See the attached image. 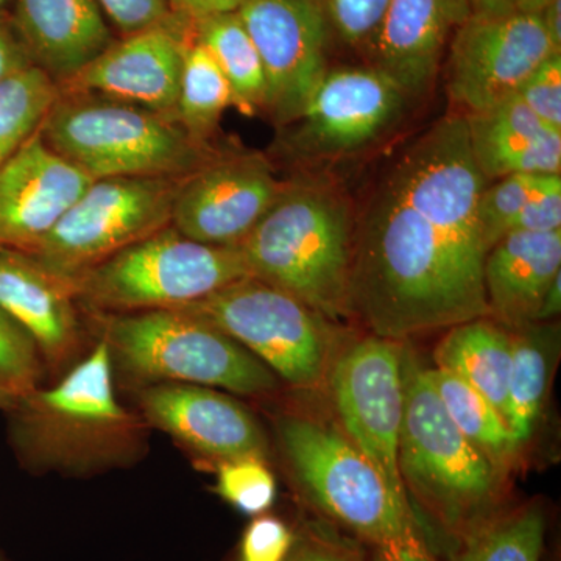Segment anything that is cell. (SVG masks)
Here are the masks:
<instances>
[{"label": "cell", "instance_id": "5b68a950", "mask_svg": "<svg viewBox=\"0 0 561 561\" xmlns=\"http://www.w3.org/2000/svg\"><path fill=\"white\" fill-rule=\"evenodd\" d=\"M354 230L350 203L331 184L284 183L278 198L238 247L250 276L343 324L351 320Z\"/></svg>", "mask_w": 561, "mask_h": 561}, {"label": "cell", "instance_id": "f6af8a7d", "mask_svg": "<svg viewBox=\"0 0 561 561\" xmlns=\"http://www.w3.org/2000/svg\"><path fill=\"white\" fill-rule=\"evenodd\" d=\"M552 0H515V10L519 13L538 14Z\"/></svg>", "mask_w": 561, "mask_h": 561}, {"label": "cell", "instance_id": "7a4b0ae2", "mask_svg": "<svg viewBox=\"0 0 561 561\" xmlns=\"http://www.w3.org/2000/svg\"><path fill=\"white\" fill-rule=\"evenodd\" d=\"M7 413L11 448L35 474L91 478L130 468L149 451V424L117 400L103 341L55 386L21 394Z\"/></svg>", "mask_w": 561, "mask_h": 561}, {"label": "cell", "instance_id": "bcb514c9", "mask_svg": "<svg viewBox=\"0 0 561 561\" xmlns=\"http://www.w3.org/2000/svg\"><path fill=\"white\" fill-rule=\"evenodd\" d=\"M16 398L10 394L9 391L0 389V411L7 412L11 408Z\"/></svg>", "mask_w": 561, "mask_h": 561}, {"label": "cell", "instance_id": "3957f363", "mask_svg": "<svg viewBox=\"0 0 561 561\" xmlns=\"http://www.w3.org/2000/svg\"><path fill=\"white\" fill-rule=\"evenodd\" d=\"M275 431L302 497L319 518L359 541L368 561H440L413 505L391 494L335 419L287 412Z\"/></svg>", "mask_w": 561, "mask_h": 561}, {"label": "cell", "instance_id": "c3c4849f", "mask_svg": "<svg viewBox=\"0 0 561 561\" xmlns=\"http://www.w3.org/2000/svg\"><path fill=\"white\" fill-rule=\"evenodd\" d=\"M0 561H5V560H3L2 557H0Z\"/></svg>", "mask_w": 561, "mask_h": 561}, {"label": "cell", "instance_id": "7c38bea8", "mask_svg": "<svg viewBox=\"0 0 561 561\" xmlns=\"http://www.w3.org/2000/svg\"><path fill=\"white\" fill-rule=\"evenodd\" d=\"M408 95L375 66L330 69L284 138L295 160L348 157L386 135L401 119Z\"/></svg>", "mask_w": 561, "mask_h": 561}, {"label": "cell", "instance_id": "d6a6232c", "mask_svg": "<svg viewBox=\"0 0 561 561\" xmlns=\"http://www.w3.org/2000/svg\"><path fill=\"white\" fill-rule=\"evenodd\" d=\"M44 373L46 367L35 343L0 308V389L21 397L41 386Z\"/></svg>", "mask_w": 561, "mask_h": 561}, {"label": "cell", "instance_id": "b9f144b4", "mask_svg": "<svg viewBox=\"0 0 561 561\" xmlns=\"http://www.w3.org/2000/svg\"><path fill=\"white\" fill-rule=\"evenodd\" d=\"M561 311V273L553 279L551 286L542 298L540 309H538L537 320L535 321H553Z\"/></svg>", "mask_w": 561, "mask_h": 561}, {"label": "cell", "instance_id": "7402d4cb", "mask_svg": "<svg viewBox=\"0 0 561 561\" xmlns=\"http://www.w3.org/2000/svg\"><path fill=\"white\" fill-rule=\"evenodd\" d=\"M561 273V230L508 232L486 253L483 289L491 319L508 330L535 323Z\"/></svg>", "mask_w": 561, "mask_h": 561}, {"label": "cell", "instance_id": "d6986e66", "mask_svg": "<svg viewBox=\"0 0 561 561\" xmlns=\"http://www.w3.org/2000/svg\"><path fill=\"white\" fill-rule=\"evenodd\" d=\"M0 308L27 332L46 370L62 371L79 360L84 332L72 280L24 251L0 249Z\"/></svg>", "mask_w": 561, "mask_h": 561}, {"label": "cell", "instance_id": "6da1fadb", "mask_svg": "<svg viewBox=\"0 0 561 561\" xmlns=\"http://www.w3.org/2000/svg\"><path fill=\"white\" fill-rule=\"evenodd\" d=\"M485 184L463 113L435 122L401 151L354 230L351 320L405 342L490 317L478 217Z\"/></svg>", "mask_w": 561, "mask_h": 561}, {"label": "cell", "instance_id": "e0dca14e", "mask_svg": "<svg viewBox=\"0 0 561 561\" xmlns=\"http://www.w3.org/2000/svg\"><path fill=\"white\" fill-rule=\"evenodd\" d=\"M191 36L192 24L169 16L161 24L113 41L58 88L175 114L184 47Z\"/></svg>", "mask_w": 561, "mask_h": 561}, {"label": "cell", "instance_id": "f1b7e54d", "mask_svg": "<svg viewBox=\"0 0 561 561\" xmlns=\"http://www.w3.org/2000/svg\"><path fill=\"white\" fill-rule=\"evenodd\" d=\"M232 105L238 106V102L230 81L192 31L184 47L176 119L192 138L205 142L219 125L221 114Z\"/></svg>", "mask_w": 561, "mask_h": 561}, {"label": "cell", "instance_id": "d4e9b609", "mask_svg": "<svg viewBox=\"0 0 561 561\" xmlns=\"http://www.w3.org/2000/svg\"><path fill=\"white\" fill-rule=\"evenodd\" d=\"M434 360V367L459 376L504 415L512 370L508 328L491 317L456 324L435 346Z\"/></svg>", "mask_w": 561, "mask_h": 561}, {"label": "cell", "instance_id": "60d3db41", "mask_svg": "<svg viewBox=\"0 0 561 561\" xmlns=\"http://www.w3.org/2000/svg\"><path fill=\"white\" fill-rule=\"evenodd\" d=\"M28 66L35 65L18 38L13 24L0 18V81L9 79L10 76Z\"/></svg>", "mask_w": 561, "mask_h": 561}, {"label": "cell", "instance_id": "ffe728a7", "mask_svg": "<svg viewBox=\"0 0 561 561\" xmlns=\"http://www.w3.org/2000/svg\"><path fill=\"white\" fill-rule=\"evenodd\" d=\"M468 16L465 0H389L368 51L370 65L409 101L424 98L437 80L449 36Z\"/></svg>", "mask_w": 561, "mask_h": 561}, {"label": "cell", "instance_id": "30bf717a", "mask_svg": "<svg viewBox=\"0 0 561 561\" xmlns=\"http://www.w3.org/2000/svg\"><path fill=\"white\" fill-rule=\"evenodd\" d=\"M183 179L92 180L49 234L27 254L76 283L113 254L171 227Z\"/></svg>", "mask_w": 561, "mask_h": 561}, {"label": "cell", "instance_id": "7bdbcfd3", "mask_svg": "<svg viewBox=\"0 0 561 561\" xmlns=\"http://www.w3.org/2000/svg\"><path fill=\"white\" fill-rule=\"evenodd\" d=\"M538 14L553 46L561 50V0H552Z\"/></svg>", "mask_w": 561, "mask_h": 561}, {"label": "cell", "instance_id": "8992f818", "mask_svg": "<svg viewBox=\"0 0 561 561\" xmlns=\"http://www.w3.org/2000/svg\"><path fill=\"white\" fill-rule=\"evenodd\" d=\"M38 133L92 180L184 179L210 161L175 114L102 95L60 91Z\"/></svg>", "mask_w": 561, "mask_h": 561}, {"label": "cell", "instance_id": "44dd1931", "mask_svg": "<svg viewBox=\"0 0 561 561\" xmlns=\"http://www.w3.org/2000/svg\"><path fill=\"white\" fill-rule=\"evenodd\" d=\"M11 24L33 65L58 87L113 44L95 0H18Z\"/></svg>", "mask_w": 561, "mask_h": 561}, {"label": "cell", "instance_id": "ba28073f", "mask_svg": "<svg viewBox=\"0 0 561 561\" xmlns=\"http://www.w3.org/2000/svg\"><path fill=\"white\" fill-rule=\"evenodd\" d=\"M239 247L206 245L168 227L95 265L76 280L90 313L180 309L249 278Z\"/></svg>", "mask_w": 561, "mask_h": 561}, {"label": "cell", "instance_id": "9a60e30c", "mask_svg": "<svg viewBox=\"0 0 561 561\" xmlns=\"http://www.w3.org/2000/svg\"><path fill=\"white\" fill-rule=\"evenodd\" d=\"M283 186L261 154L210 160L181 180L171 227L206 245L238 247Z\"/></svg>", "mask_w": 561, "mask_h": 561}, {"label": "cell", "instance_id": "74e56055", "mask_svg": "<svg viewBox=\"0 0 561 561\" xmlns=\"http://www.w3.org/2000/svg\"><path fill=\"white\" fill-rule=\"evenodd\" d=\"M561 230V175L552 176L540 192L534 195L515 219L508 232H551Z\"/></svg>", "mask_w": 561, "mask_h": 561}, {"label": "cell", "instance_id": "8d00e7d4", "mask_svg": "<svg viewBox=\"0 0 561 561\" xmlns=\"http://www.w3.org/2000/svg\"><path fill=\"white\" fill-rule=\"evenodd\" d=\"M295 541V530L278 516H254L243 531L239 561H284Z\"/></svg>", "mask_w": 561, "mask_h": 561}, {"label": "cell", "instance_id": "e575fe53", "mask_svg": "<svg viewBox=\"0 0 561 561\" xmlns=\"http://www.w3.org/2000/svg\"><path fill=\"white\" fill-rule=\"evenodd\" d=\"M284 561H368L359 541L319 518L295 531V541Z\"/></svg>", "mask_w": 561, "mask_h": 561}, {"label": "cell", "instance_id": "ee69618b", "mask_svg": "<svg viewBox=\"0 0 561 561\" xmlns=\"http://www.w3.org/2000/svg\"><path fill=\"white\" fill-rule=\"evenodd\" d=\"M470 14L481 16H500V14L513 13L515 0H465Z\"/></svg>", "mask_w": 561, "mask_h": 561}, {"label": "cell", "instance_id": "83f0119b", "mask_svg": "<svg viewBox=\"0 0 561 561\" xmlns=\"http://www.w3.org/2000/svg\"><path fill=\"white\" fill-rule=\"evenodd\" d=\"M546 526L540 502L505 507L456 542L451 561H540Z\"/></svg>", "mask_w": 561, "mask_h": 561}, {"label": "cell", "instance_id": "484cf974", "mask_svg": "<svg viewBox=\"0 0 561 561\" xmlns=\"http://www.w3.org/2000/svg\"><path fill=\"white\" fill-rule=\"evenodd\" d=\"M427 375L457 430L500 470H511L522 449L516 445L504 415L459 376L437 367H427Z\"/></svg>", "mask_w": 561, "mask_h": 561}, {"label": "cell", "instance_id": "5bb4252c", "mask_svg": "<svg viewBox=\"0 0 561 561\" xmlns=\"http://www.w3.org/2000/svg\"><path fill=\"white\" fill-rule=\"evenodd\" d=\"M238 14L264 66L265 110L286 127L331 69L327 11L321 0H243Z\"/></svg>", "mask_w": 561, "mask_h": 561}, {"label": "cell", "instance_id": "7dc6e473", "mask_svg": "<svg viewBox=\"0 0 561 561\" xmlns=\"http://www.w3.org/2000/svg\"><path fill=\"white\" fill-rule=\"evenodd\" d=\"M3 2H5V0H0V5H2Z\"/></svg>", "mask_w": 561, "mask_h": 561}, {"label": "cell", "instance_id": "1f68e13d", "mask_svg": "<svg viewBox=\"0 0 561 561\" xmlns=\"http://www.w3.org/2000/svg\"><path fill=\"white\" fill-rule=\"evenodd\" d=\"M216 470V493L236 511L253 518L271 511L276 500V481L267 460L245 457L224 461Z\"/></svg>", "mask_w": 561, "mask_h": 561}, {"label": "cell", "instance_id": "8fae6325", "mask_svg": "<svg viewBox=\"0 0 561 561\" xmlns=\"http://www.w3.org/2000/svg\"><path fill=\"white\" fill-rule=\"evenodd\" d=\"M405 342L368 332L351 334L332 360L324 391L330 394L334 419L346 437L376 468L391 494L398 501L412 504L398 467Z\"/></svg>", "mask_w": 561, "mask_h": 561}, {"label": "cell", "instance_id": "4316f807", "mask_svg": "<svg viewBox=\"0 0 561 561\" xmlns=\"http://www.w3.org/2000/svg\"><path fill=\"white\" fill-rule=\"evenodd\" d=\"M192 31L230 81L239 108L245 113L265 110L267 80L264 66L238 11L194 22Z\"/></svg>", "mask_w": 561, "mask_h": 561}, {"label": "cell", "instance_id": "d590c367", "mask_svg": "<svg viewBox=\"0 0 561 561\" xmlns=\"http://www.w3.org/2000/svg\"><path fill=\"white\" fill-rule=\"evenodd\" d=\"M516 95L538 119L552 130L561 131V51L546 58Z\"/></svg>", "mask_w": 561, "mask_h": 561}, {"label": "cell", "instance_id": "4dcf8cb0", "mask_svg": "<svg viewBox=\"0 0 561 561\" xmlns=\"http://www.w3.org/2000/svg\"><path fill=\"white\" fill-rule=\"evenodd\" d=\"M556 175H511L491 181L478 203L479 225L486 251L507 234L508 225Z\"/></svg>", "mask_w": 561, "mask_h": 561}, {"label": "cell", "instance_id": "4fadbf2b", "mask_svg": "<svg viewBox=\"0 0 561 561\" xmlns=\"http://www.w3.org/2000/svg\"><path fill=\"white\" fill-rule=\"evenodd\" d=\"M556 49L540 14H470L453 33L448 58L451 101L479 113L507 101Z\"/></svg>", "mask_w": 561, "mask_h": 561}, {"label": "cell", "instance_id": "603a6c76", "mask_svg": "<svg viewBox=\"0 0 561 561\" xmlns=\"http://www.w3.org/2000/svg\"><path fill=\"white\" fill-rule=\"evenodd\" d=\"M465 117L472 158L486 183L511 175H561V131L538 119L518 95Z\"/></svg>", "mask_w": 561, "mask_h": 561}, {"label": "cell", "instance_id": "f546056e", "mask_svg": "<svg viewBox=\"0 0 561 561\" xmlns=\"http://www.w3.org/2000/svg\"><path fill=\"white\" fill-rule=\"evenodd\" d=\"M58 98L57 81L38 66L0 81V168L38 133Z\"/></svg>", "mask_w": 561, "mask_h": 561}, {"label": "cell", "instance_id": "836d02e7", "mask_svg": "<svg viewBox=\"0 0 561 561\" xmlns=\"http://www.w3.org/2000/svg\"><path fill=\"white\" fill-rule=\"evenodd\" d=\"M332 33L356 50L370 51L389 0H321Z\"/></svg>", "mask_w": 561, "mask_h": 561}, {"label": "cell", "instance_id": "cb8c5ba5", "mask_svg": "<svg viewBox=\"0 0 561 561\" xmlns=\"http://www.w3.org/2000/svg\"><path fill=\"white\" fill-rule=\"evenodd\" d=\"M512 370L505 421L519 449L540 424L560 359V327L535 321L511 330Z\"/></svg>", "mask_w": 561, "mask_h": 561}, {"label": "cell", "instance_id": "ab89813d", "mask_svg": "<svg viewBox=\"0 0 561 561\" xmlns=\"http://www.w3.org/2000/svg\"><path fill=\"white\" fill-rule=\"evenodd\" d=\"M169 11L175 20L194 24L219 14L236 13L243 0H168Z\"/></svg>", "mask_w": 561, "mask_h": 561}, {"label": "cell", "instance_id": "277c9868", "mask_svg": "<svg viewBox=\"0 0 561 561\" xmlns=\"http://www.w3.org/2000/svg\"><path fill=\"white\" fill-rule=\"evenodd\" d=\"M398 467L424 527L454 545L505 508V474L449 419L427 367L408 342Z\"/></svg>", "mask_w": 561, "mask_h": 561}, {"label": "cell", "instance_id": "ac0fdd59", "mask_svg": "<svg viewBox=\"0 0 561 561\" xmlns=\"http://www.w3.org/2000/svg\"><path fill=\"white\" fill-rule=\"evenodd\" d=\"M92 183L39 133L0 168V249L38 245Z\"/></svg>", "mask_w": 561, "mask_h": 561}, {"label": "cell", "instance_id": "52a82bcc", "mask_svg": "<svg viewBox=\"0 0 561 561\" xmlns=\"http://www.w3.org/2000/svg\"><path fill=\"white\" fill-rule=\"evenodd\" d=\"M114 373L136 386L175 382L224 389L239 397H271L280 379L230 335L183 311L92 313Z\"/></svg>", "mask_w": 561, "mask_h": 561}, {"label": "cell", "instance_id": "2e32d148", "mask_svg": "<svg viewBox=\"0 0 561 561\" xmlns=\"http://www.w3.org/2000/svg\"><path fill=\"white\" fill-rule=\"evenodd\" d=\"M138 413L150 430L164 432L181 448L217 467L256 457L267 460V434L243 402L213 387L161 382L139 387Z\"/></svg>", "mask_w": 561, "mask_h": 561}, {"label": "cell", "instance_id": "f35d334b", "mask_svg": "<svg viewBox=\"0 0 561 561\" xmlns=\"http://www.w3.org/2000/svg\"><path fill=\"white\" fill-rule=\"evenodd\" d=\"M125 35L146 31L171 16L168 0H95Z\"/></svg>", "mask_w": 561, "mask_h": 561}, {"label": "cell", "instance_id": "9c48e42d", "mask_svg": "<svg viewBox=\"0 0 561 561\" xmlns=\"http://www.w3.org/2000/svg\"><path fill=\"white\" fill-rule=\"evenodd\" d=\"M250 351L287 386L324 391L332 360L350 332L294 295L243 278L184 306Z\"/></svg>", "mask_w": 561, "mask_h": 561}]
</instances>
